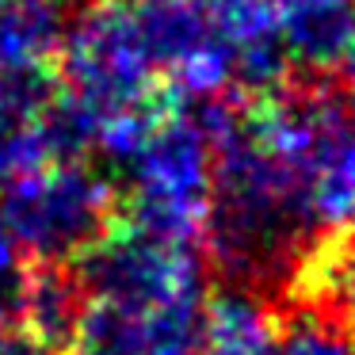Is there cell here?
Wrapping results in <instances>:
<instances>
[{
  "mask_svg": "<svg viewBox=\"0 0 355 355\" xmlns=\"http://www.w3.org/2000/svg\"><path fill=\"white\" fill-rule=\"evenodd\" d=\"M279 329L271 313L248 294H225L207 306L202 355H279Z\"/></svg>",
  "mask_w": 355,
  "mask_h": 355,
  "instance_id": "obj_1",
  "label": "cell"
},
{
  "mask_svg": "<svg viewBox=\"0 0 355 355\" xmlns=\"http://www.w3.org/2000/svg\"><path fill=\"white\" fill-rule=\"evenodd\" d=\"M340 302H344V317H347L344 329L355 332V260H352V268L340 275Z\"/></svg>",
  "mask_w": 355,
  "mask_h": 355,
  "instance_id": "obj_3",
  "label": "cell"
},
{
  "mask_svg": "<svg viewBox=\"0 0 355 355\" xmlns=\"http://www.w3.org/2000/svg\"><path fill=\"white\" fill-rule=\"evenodd\" d=\"M279 355H355V332L321 317H302L283 329Z\"/></svg>",
  "mask_w": 355,
  "mask_h": 355,
  "instance_id": "obj_2",
  "label": "cell"
}]
</instances>
